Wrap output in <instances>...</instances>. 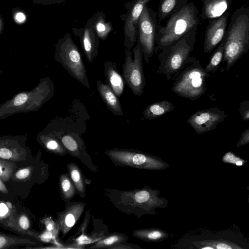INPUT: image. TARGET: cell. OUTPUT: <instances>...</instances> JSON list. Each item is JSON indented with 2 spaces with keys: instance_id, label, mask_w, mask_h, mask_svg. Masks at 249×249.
<instances>
[{
  "instance_id": "cell-1",
  "label": "cell",
  "mask_w": 249,
  "mask_h": 249,
  "mask_svg": "<svg viewBox=\"0 0 249 249\" xmlns=\"http://www.w3.org/2000/svg\"><path fill=\"white\" fill-rule=\"evenodd\" d=\"M181 4L170 16L164 26L158 27L155 36L156 54L197 27L199 12L195 4L193 2Z\"/></svg>"
},
{
  "instance_id": "cell-2",
  "label": "cell",
  "mask_w": 249,
  "mask_h": 249,
  "mask_svg": "<svg viewBox=\"0 0 249 249\" xmlns=\"http://www.w3.org/2000/svg\"><path fill=\"white\" fill-rule=\"evenodd\" d=\"M249 49V10L242 7L232 15L225 35L224 56L228 71Z\"/></svg>"
},
{
  "instance_id": "cell-3",
  "label": "cell",
  "mask_w": 249,
  "mask_h": 249,
  "mask_svg": "<svg viewBox=\"0 0 249 249\" xmlns=\"http://www.w3.org/2000/svg\"><path fill=\"white\" fill-rule=\"evenodd\" d=\"M210 74L198 59L189 56L184 66L176 75L171 88L176 94L190 100H196L207 90Z\"/></svg>"
},
{
  "instance_id": "cell-4",
  "label": "cell",
  "mask_w": 249,
  "mask_h": 249,
  "mask_svg": "<svg viewBox=\"0 0 249 249\" xmlns=\"http://www.w3.org/2000/svg\"><path fill=\"white\" fill-rule=\"evenodd\" d=\"M197 27L171 45L159 52L157 73L173 80L184 66L194 49Z\"/></svg>"
},
{
  "instance_id": "cell-5",
  "label": "cell",
  "mask_w": 249,
  "mask_h": 249,
  "mask_svg": "<svg viewBox=\"0 0 249 249\" xmlns=\"http://www.w3.org/2000/svg\"><path fill=\"white\" fill-rule=\"evenodd\" d=\"M54 93V85L51 78L42 79L30 92H21L0 106V119L15 113L36 111L50 100Z\"/></svg>"
},
{
  "instance_id": "cell-6",
  "label": "cell",
  "mask_w": 249,
  "mask_h": 249,
  "mask_svg": "<svg viewBox=\"0 0 249 249\" xmlns=\"http://www.w3.org/2000/svg\"><path fill=\"white\" fill-rule=\"evenodd\" d=\"M54 58L71 77L86 88H89L85 64L77 46L70 34H67L59 40L56 46Z\"/></svg>"
},
{
  "instance_id": "cell-7",
  "label": "cell",
  "mask_w": 249,
  "mask_h": 249,
  "mask_svg": "<svg viewBox=\"0 0 249 249\" xmlns=\"http://www.w3.org/2000/svg\"><path fill=\"white\" fill-rule=\"evenodd\" d=\"M125 53L123 78L133 93L141 96L145 87V80L142 67L143 53L140 42L138 41L132 52L126 49Z\"/></svg>"
},
{
  "instance_id": "cell-8",
  "label": "cell",
  "mask_w": 249,
  "mask_h": 249,
  "mask_svg": "<svg viewBox=\"0 0 249 249\" xmlns=\"http://www.w3.org/2000/svg\"><path fill=\"white\" fill-rule=\"evenodd\" d=\"M105 153L120 166H127L144 169H163L168 165L152 155L136 150L113 149Z\"/></svg>"
},
{
  "instance_id": "cell-9",
  "label": "cell",
  "mask_w": 249,
  "mask_h": 249,
  "mask_svg": "<svg viewBox=\"0 0 249 249\" xmlns=\"http://www.w3.org/2000/svg\"><path fill=\"white\" fill-rule=\"evenodd\" d=\"M137 27L139 32L138 41L142 47L144 60L148 64L154 53L158 27L156 16L147 4L143 7L139 17Z\"/></svg>"
},
{
  "instance_id": "cell-10",
  "label": "cell",
  "mask_w": 249,
  "mask_h": 249,
  "mask_svg": "<svg viewBox=\"0 0 249 249\" xmlns=\"http://www.w3.org/2000/svg\"><path fill=\"white\" fill-rule=\"evenodd\" d=\"M217 107L197 110L192 114L187 123L196 133L201 134L214 129L228 116Z\"/></svg>"
},
{
  "instance_id": "cell-11",
  "label": "cell",
  "mask_w": 249,
  "mask_h": 249,
  "mask_svg": "<svg viewBox=\"0 0 249 249\" xmlns=\"http://www.w3.org/2000/svg\"><path fill=\"white\" fill-rule=\"evenodd\" d=\"M228 11L221 16L209 19V24L205 32L204 52L210 53L213 51L224 37L228 24Z\"/></svg>"
},
{
  "instance_id": "cell-12",
  "label": "cell",
  "mask_w": 249,
  "mask_h": 249,
  "mask_svg": "<svg viewBox=\"0 0 249 249\" xmlns=\"http://www.w3.org/2000/svg\"><path fill=\"white\" fill-rule=\"evenodd\" d=\"M150 0H135L127 15L124 25V46L130 50L137 41V28L139 17Z\"/></svg>"
},
{
  "instance_id": "cell-13",
  "label": "cell",
  "mask_w": 249,
  "mask_h": 249,
  "mask_svg": "<svg viewBox=\"0 0 249 249\" xmlns=\"http://www.w3.org/2000/svg\"><path fill=\"white\" fill-rule=\"evenodd\" d=\"M25 149L15 139L5 138L0 140V158L14 161L24 160Z\"/></svg>"
},
{
  "instance_id": "cell-14",
  "label": "cell",
  "mask_w": 249,
  "mask_h": 249,
  "mask_svg": "<svg viewBox=\"0 0 249 249\" xmlns=\"http://www.w3.org/2000/svg\"><path fill=\"white\" fill-rule=\"evenodd\" d=\"M97 88L102 100L109 110L115 115L124 116V112L119 97L107 84L100 80L96 82Z\"/></svg>"
},
{
  "instance_id": "cell-15",
  "label": "cell",
  "mask_w": 249,
  "mask_h": 249,
  "mask_svg": "<svg viewBox=\"0 0 249 249\" xmlns=\"http://www.w3.org/2000/svg\"><path fill=\"white\" fill-rule=\"evenodd\" d=\"M51 132L61 142L65 148L71 153L76 154L78 153L81 146L83 145V140L76 130L64 128Z\"/></svg>"
},
{
  "instance_id": "cell-16",
  "label": "cell",
  "mask_w": 249,
  "mask_h": 249,
  "mask_svg": "<svg viewBox=\"0 0 249 249\" xmlns=\"http://www.w3.org/2000/svg\"><path fill=\"white\" fill-rule=\"evenodd\" d=\"M202 19H210L221 16L230 8L231 0H202Z\"/></svg>"
},
{
  "instance_id": "cell-17",
  "label": "cell",
  "mask_w": 249,
  "mask_h": 249,
  "mask_svg": "<svg viewBox=\"0 0 249 249\" xmlns=\"http://www.w3.org/2000/svg\"><path fill=\"white\" fill-rule=\"evenodd\" d=\"M98 38L93 25H87L81 37V42L86 57L90 63L98 54Z\"/></svg>"
},
{
  "instance_id": "cell-18",
  "label": "cell",
  "mask_w": 249,
  "mask_h": 249,
  "mask_svg": "<svg viewBox=\"0 0 249 249\" xmlns=\"http://www.w3.org/2000/svg\"><path fill=\"white\" fill-rule=\"evenodd\" d=\"M103 65L107 84L119 98L123 94L124 90V79L118 71L115 63L107 61L104 62Z\"/></svg>"
},
{
  "instance_id": "cell-19",
  "label": "cell",
  "mask_w": 249,
  "mask_h": 249,
  "mask_svg": "<svg viewBox=\"0 0 249 249\" xmlns=\"http://www.w3.org/2000/svg\"><path fill=\"white\" fill-rule=\"evenodd\" d=\"M175 108L173 104L166 100L149 105L142 112V119L151 120L159 118Z\"/></svg>"
},
{
  "instance_id": "cell-20",
  "label": "cell",
  "mask_w": 249,
  "mask_h": 249,
  "mask_svg": "<svg viewBox=\"0 0 249 249\" xmlns=\"http://www.w3.org/2000/svg\"><path fill=\"white\" fill-rule=\"evenodd\" d=\"M38 139L44 147L51 152L59 154L66 152L63 144L51 131L47 134H39Z\"/></svg>"
},
{
  "instance_id": "cell-21",
  "label": "cell",
  "mask_w": 249,
  "mask_h": 249,
  "mask_svg": "<svg viewBox=\"0 0 249 249\" xmlns=\"http://www.w3.org/2000/svg\"><path fill=\"white\" fill-rule=\"evenodd\" d=\"M133 235L143 240L150 242H158L167 238V233L160 229H144L133 232Z\"/></svg>"
},
{
  "instance_id": "cell-22",
  "label": "cell",
  "mask_w": 249,
  "mask_h": 249,
  "mask_svg": "<svg viewBox=\"0 0 249 249\" xmlns=\"http://www.w3.org/2000/svg\"><path fill=\"white\" fill-rule=\"evenodd\" d=\"M225 41V36L217 46V48L210 57L208 63L204 68L206 71L208 72H212L214 73L218 69L224 56Z\"/></svg>"
},
{
  "instance_id": "cell-23",
  "label": "cell",
  "mask_w": 249,
  "mask_h": 249,
  "mask_svg": "<svg viewBox=\"0 0 249 249\" xmlns=\"http://www.w3.org/2000/svg\"><path fill=\"white\" fill-rule=\"evenodd\" d=\"M36 242L28 239L0 233V249H7L22 245H32Z\"/></svg>"
},
{
  "instance_id": "cell-24",
  "label": "cell",
  "mask_w": 249,
  "mask_h": 249,
  "mask_svg": "<svg viewBox=\"0 0 249 249\" xmlns=\"http://www.w3.org/2000/svg\"><path fill=\"white\" fill-rule=\"evenodd\" d=\"M13 207L10 203L0 202V221L5 225L19 231L17 222L14 221V216L12 215Z\"/></svg>"
},
{
  "instance_id": "cell-25",
  "label": "cell",
  "mask_w": 249,
  "mask_h": 249,
  "mask_svg": "<svg viewBox=\"0 0 249 249\" xmlns=\"http://www.w3.org/2000/svg\"><path fill=\"white\" fill-rule=\"evenodd\" d=\"M179 0H160L158 10L159 20H164L176 10L175 8H177L180 5H179Z\"/></svg>"
},
{
  "instance_id": "cell-26",
  "label": "cell",
  "mask_w": 249,
  "mask_h": 249,
  "mask_svg": "<svg viewBox=\"0 0 249 249\" xmlns=\"http://www.w3.org/2000/svg\"><path fill=\"white\" fill-rule=\"evenodd\" d=\"M93 26L98 37L102 40L106 39L112 30L111 24L106 21L102 16L97 18Z\"/></svg>"
},
{
  "instance_id": "cell-27",
  "label": "cell",
  "mask_w": 249,
  "mask_h": 249,
  "mask_svg": "<svg viewBox=\"0 0 249 249\" xmlns=\"http://www.w3.org/2000/svg\"><path fill=\"white\" fill-rule=\"evenodd\" d=\"M71 179L77 190L81 194H85V186L81 172L79 168L74 164L69 166Z\"/></svg>"
},
{
  "instance_id": "cell-28",
  "label": "cell",
  "mask_w": 249,
  "mask_h": 249,
  "mask_svg": "<svg viewBox=\"0 0 249 249\" xmlns=\"http://www.w3.org/2000/svg\"><path fill=\"white\" fill-rule=\"evenodd\" d=\"M16 166L14 161L0 158V178L1 180L5 182L8 181Z\"/></svg>"
},
{
  "instance_id": "cell-29",
  "label": "cell",
  "mask_w": 249,
  "mask_h": 249,
  "mask_svg": "<svg viewBox=\"0 0 249 249\" xmlns=\"http://www.w3.org/2000/svg\"><path fill=\"white\" fill-rule=\"evenodd\" d=\"M81 210H68L64 216L63 219L61 220V226L64 231H68L75 224L77 218L81 213Z\"/></svg>"
},
{
  "instance_id": "cell-30",
  "label": "cell",
  "mask_w": 249,
  "mask_h": 249,
  "mask_svg": "<svg viewBox=\"0 0 249 249\" xmlns=\"http://www.w3.org/2000/svg\"><path fill=\"white\" fill-rule=\"evenodd\" d=\"M61 193L66 199L72 198L75 194V188L69 178L66 175L61 176L60 178Z\"/></svg>"
},
{
  "instance_id": "cell-31",
  "label": "cell",
  "mask_w": 249,
  "mask_h": 249,
  "mask_svg": "<svg viewBox=\"0 0 249 249\" xmlns=\"http://www.w3.org/2000/svg\"><path fill=\"white\" fill-rule=\"evenodd\" d=\"M124 237L119 234L112 235L99 242L92 247V248H109L122 242Z\"/></svg>"
},
{
  "instance_id": "cell-32",
  "label": "cell",
  "mask_w": 249,
  "mask_h": 249,
  "mask_svg": "<svg viewBox=\"0 0 249 249\" xmlns=\"http://www.w3.org/2000/svg\"><path fill=\"white\" fill-rule=\"evenodd\" d=\"M17 226L19 232L27 231L30 227V221L26 214L19 215L17 219Z\"/></svg>"
},
{
  "instance_id": "cell-33",
  "label": "cell",
  "mask_w": 249,
  "mask_h": 249,
  "mask_svg": "<svg viewBox=\"0 0 249 249\" xmlns=\"http://www.w3.org/2000/svg\"><path fill=\"white\" fill-rule=\"evenodd\" d=\"M33 171L32 166L26 167L18 170L15 174L14 178L18 180H25L31 175Z\"/></svg>"
},
{
  "instance_id": "cell-34",
  "label": "cell",
  "mask_w": 249,
  "mask_h": 249,
  "mask_svg": "<svg viewBox=\"0 0 249 249\" xmlns=\"http://www.w3.org/2000/svg\"><path fill=\"white\" fill-rule=\"evenodd\" d=\"M222 160L224 162L235 164L238 166L242 165L245 162V161L242 160V159H241L238 157L236 156L231 152H229L226 153L223 157Z\"/></svg>"
},
{
  "instance_id": "cell-35",
  "label": "cell",
  "mask_w": 249,
  "mask_h": 249,
  "mask_svg": "<svg viewBox=\"0 0 249 249\" xmlns=\"http://www.w3.org/2000/svg\"><path fill=\"white\" fill-rule=\"evenodd\" d=\"M239 113L242 120L245 121L249 120V101L244 100L241 102L239 107Z\"/></svg>"
},
{
  "instance_id": "cell-36",
  "label": "cell",
  "mask_w": 249,
  "mask_h": 249,
  "mask_svg": "<svg viewBox=\"0 0 249 249\" xmlns=\"http://www.w3.org/2000/svg\"><path fill=\"white\" fill-rule=\"evenodd\" d=\"M249 142V128L245 130L240 135V138L237 143V147L243 146Z\"/></svg>"
},
{
  "instance_id": "cell-37",
  "label": "cell",
  "mask_w": 249,
  "mask_h": 249,
  "mask_svg": "<svg viewBox=\"0 0 249 249\" xmlns=\"http://www.w3.org/2000/svg\"><path fill=\"white\" fill-rule=\"evenodd\" d=\"M53 234L52 231H46L39 236L40 239L43 241L48 242L53 238Z\"/></svg>"
},
{
  "instance_id": "cell-38",
  "label": "cell",
  "mask_w": 249,
  "mask_h": 249,
  "mask_svg": "<svg viewBox=\"0 0 249 249\" xmlns=\"http://www.w3.org/2000/svg\"><path fill=\"white\" fill-rule=\"evenodd\" d=\"M46 226L47 231H53L54 230V224L53 221L50 218H47L43 222Z\"/></svg>"
},
{
  "instance_id": "cell-39",
  "label": "cell",
  "mask_w": 249,
  "mask_h": 249,
  "mask_svg": "<svg viewBox=\"0 0 249 249\" xmlns=\"http://www.w3.org/2000/svg\"><path fill=\"white\" fill-rule=\"evenodd\" d=\"M15 18L18 22H22L26 19V16L23 13L18 12L16 14Z\"/></svg>"
},
{
  "instance_id": "cell-40",
  "label": "cell",
  "mask_w": 249,
  "mask_h": 249,
  "mask_svg": "<svg viewBox=\"0 0 249 249\" xmlns=\"http://www.w3.org/2000/svg\"><path fill=\"white\" fill-rule=\"evenodd\" d=\"M0 192L2 193L3 194H7L8 193V190L2 181L1 179L0 178Z\"/></svg>"
},
{
  "instance_id": "cell-41",
  "label": "cell",
  "mask_w": 249,
  "mask_h": 249,
  "mask_svg": "<svg viewBox=\"0 0 249 249\" xmlns=\"http://www.w3.org/2000/svg\"><path fill=\"white\" fill-rule=\"evenodd\" d=\"M1 72H2V71H1V70H0V73H1Z\"/></svg>"
}]
</instances>
